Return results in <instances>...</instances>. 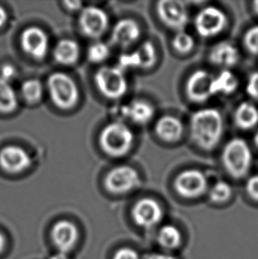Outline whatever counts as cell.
<instances>
[{"label": "cell", "mask_w": 258, "mask_h": 259, "mask_svg": "<svg viewBox=\"0 0 258 259\" xmlns=\"http://www.w3.org/2000/svg\"><path fill=\"white\" fill-rule=\"evenodd\" d=\"M146 259H177L170 254H164V253H154L148 256Z\"/></svg>", "instance_id": "cell-36"}, {"label": "cell", "mask_w": 258, "mask_h": 259, "mask_svg": "<svg viewBox=\"0 0 258 259\" xmlns=\"http://www.w3.org/2000/svg\"><path fill=\"white\" fill-rule=\"evenodd\" d=\"M154 130L160 140L165 143H176L183 136L184 126L176 116L167 114L157 119Z\"/></svg>", "instance_id": "cell-19"}, {"label": "cell", "mask_w": 258, "mask_h": 259, "mask_svg": "<svg viewBox=\"0 0 258 259\" xmlns=\"http://www.w3.org/2000/svg\"><path fill=\"white\" fill-rule=\"evenodd\" d=\"M221 161L224 168L233 178H243L248 175L253 165L251 148L244 139L233 138L224 146Z\"/></svg>", "instance_id": "cell-2"}, {"label": "cell", "mask_w": 258, "mask_h": 259, "mask_svg": "<svg viewBox=\"0 0 258 259\" xmlns=\"http://www.w3.org/2000/svg\"><path fill=\"white\" fill-rule=\"evenodd\" d=\"M176 193L187 199H195L208 192L209 182L204 172L199 169H186L180 172L174 183Z\"/></svg>", "instance_id": "cell-6"}, {"label": "cell", "mask_w": 258, "mask_h": 259, "mask_svg": "<svg viewBox=\"0 0 258 259\" xmlns=\"http://www.w3.org/2000/svg\"><path fill=\"white\" fill-rule=\"evenodd\" d=\"M135 142L132 130L121 120L110 123L102 130L99 144L106 154L119 158L131 151Z\"/></svg>", "instance_id": "cell-3"}, {"label": "cell", "mask_w": 258, "mask_h": 259, "mask_svg": "<svg viewBox=\"0 0 258 259\" xmlns=\"http://www.w3.org/2000/svg\"><path fill=\"white\" fill-rule=\"evenodd\" d=\"M7 20V14L3 7H0V28L3 27Z\"/></svg>", "instance_id": "cell-38"}, {"label": "cell", "mask_w": 258, "mask_h": 259, "mask_svg": "<svg viewBox=\"0 0 258 259\" xmlns=\"http://www.w3.org/2000/svg\"><path fill=\"white\" fill-rule=\"evenodd\" d=\"M57 62L69 66L75 63L80 56V47L77 42L71 39H63L57 44L53 52Z\"/></svg>", "instance_id": "cell-21"}, {"label": "cell", "mask_w": 258, "mask_h": 259, "mask_svg": "<svg viewBox=\"0 0 258 259\" xmlns=\"http://www.w3.org/2000/svg\"><path fill=\"white\" fill-rule=\"evenodd\" d=\"M238 87L239 79L232 71L224 69L213 77V97L217 95H232L237 91Z\"/></svg>", "instance_id": "cell-22"}, {"label": "cell", "mask_w": 258, "mask_h": 259, "mask_svg": "<svg viewBox=\"0 0 258 259\" xmlns=\"http://www.w3.org/2000/svg\"><path fill=\"white\" fill-rule=\"evenodd\" d=\"M31 164L29 154L19 146L10 145L0 151V166L7 172L13 174L23 172Z\"/></svg>", "instance_id": "cell-15"}, {"label": "cell", "mask_w": 258, "mask_h": 259, "mask_svg": "<svg viewBox=\"0 0 258 259\" xmlns=\"http://www.w3.org/2000/svg\"><path fill=\"white\" fill-rule=\"evenodd\" d=\"M214 75L208 71L199 69L193 72L186 82V93L192 102L202 104L212 98Z\"/></svg>", "instance_id": "cell-12"}, {"label": "cell", "mask_w": 258, "mask_h": 259, "mask_svg": "<svg viewBox=\"0 0 258 259\" xmlns=\"http://www.w3.org/2000/svg\"><path fill=\"white\" fill-rule=\"evenodd\" d=\"M79 237L76 226L68 221H60L53 226L52 239L60 252L66 253L73 249Z\"/></svg>", "instance_id": "cell-17"}, {"label": "cell", "mask_w": 258, "mask_h": 259, "mask_svg": "<svg viewBox=\"0 0 258 259\" xmlns=\"http://www.w3.org/2000/svg\"><path fill=\"white\" fill-rule=\"evenodd\" d=\"M64 5L66 6L67 9L71 11H76L80 9L81 7V3L79 1H69V2H65Z\"/></svg>", "instance_id": "cell-37"}, {"label": "cell", "mask_w": 258, "mask_h": 259, "mask_svg": "<svg viewBox=\"0 0 258 259\" xmlns=\"http://www.w3.org/2000/svg\"><path fill=\"white\" fill-rule=\"evenodd\" d=\"M118 67L124 72L129 69L141 68V62L136 51L131 53H123L122 55H120Z\"/></svg>", "instance_id": "cell-31"}, {"label": "cell", "mask_w": 258, "mask_h": 259, "mask_svg": "<svg viewBox=\"0 0 258 259\" xmlns=\"http://www.w3.org/2000/svg\"><path fill=\"white\" fill-rule=\"evenodd\" d=\"M95 81L98 91L109 99L122 98L128 87L125 72L118 66L99 68L95 76Z\"/></svg>", "instance_id": "cell-5"}, {"label": "cell", "mask_w": 258, "mask_h": 259, "mask_svg": "<svg viewBox=\"0 0 258 259\" xmlns=\"http://www.w3.org/2000/svg\"><path fill=\"white\" fill-rule=\"evenodd\" d=\"M16 92L10 82L0 79V112L8 113L17 108Z\"/></svg>", "instance_id": "cell-24"}, {"label": "cell", "mask_w": 258, "mask_h": 259, "mask_svg": "<svg viewBox=\"0 0 258 259\" xmlns=\"http://www.w3.org/2000/svg\"><path fill=\"white\" fill-rule=\"evenodd\" d=\"M247 94L252 98L258 101V71L252 73L248 78L246 84Z\"/></svg>", "instance_id": "cell-32"}, {"label": "cell", "mask_w": 258, "mask_h": 259, "mask_svg": "<svg viewBox=\"0 0 258 259\" xmlns=\"http://www.w3.org/2000/svg\"><path fill=\"white\" fill-rule=\"evenodd\" d=\"M253 10L256 14V15H258V0L253 3Z\"/></svg>", "instance_id": "cell-41"}, {"label": "cell", "mask_w": 258, "mask_h": 259, "mask_svg": "<svg viewBox=\"0 0 258 259\" xmlns=\"http://www.w3.org/2000/svg\"><path fill=\"white\" fill-rule=\"evenodd\" d=\"M254 144L258 150V131L255 133V137H254Z\"/></svg>", "instance_id": "cell-42"}, {"label": "cell", "mask_w": 258, "mask_h": 259, "mask_svg": "<svg viewBox=\"0 0 258 259\" xmlns=\"http://www.w3.org/2000/svg\"><path fill=\"white\" fill-rule=\"evenodd\" d=\"M234 121L240 130H253L258 125L257 106L248 101L239 104L234 111Z\"/></svg>", "instance_id": "cell-20"}, {"label": "cell", "mask_w": 258, "mask_h": 259, "mask_svg": "<svg viewBox=\"0 0 258 259\" xmlns=\"http://www.w3.org/2000/svg\"><path fill=\"white\" fill-rule=\"evenodd\" d=\"M113 259H140V256L135 249L125 247L119 249L115 253Z\"/></svg>", "instance_id": "cell-34"}, {"label": "cell", "mask_w": 258, "mask_h": 259, "mask_svg": "<svg viewBox=\"0 0 258 259\" xmlns=\"http://www.w3.org/2000/svg\"><path fill=\"white\" fill-rule=\"evenodd\" d=\"M208 59L213 66L229 70L239 62L240 52L234 44L223 41L212 46L209 50Z\"/></svg>", "instance_id": "cell-16"}, {"label": "cell", "mask_w": 258, "mask_h": 259, "mask_svg": "<svg viewBox=\"0 0 258 259\" xmlns=\"http://www.w3.org/2000/svg\"><path fill=\"white\" fill-rule=\"evenodd\" d=\"M21 45L25 53L37 60L44 59L49 49L46 32L37 27L26 28L21 35Z\"/></svg>", "instance_id": "cell-13"}, {"label": "cell", "mask_w": 258, "mask_h": 259, "mask_svg": "<svg viewBox=\"0 0 258 259\" xmlns=\"http://www.w3.org/2000/svg\"><path fill=\"white\" fill-rule=\"evenodd\" d=\"M15 76H16V70L12 65L6 64L0 68V79H2L4 81L11 83V81L14 80Z\"/></svg>", "instance_id": "cell-35"}, {"label": "cell", "mask_w": 258, "mask_h": 259, "mask_svg": "<svg viewBox=\"0 0 258 259\" xmlns=\"http://www.w3.org/2000/svg\"><path fill=\"white\" fill-rule=\"evenodd\" d=\"M189 130L193 142L199 148L203 151H211L223 137V116L215 108L197 110L190 118Z\"/></svg>", "instance_id": "cell-1"}, {"label": "cell", "mask_w": 258, "mask_h": 259, "mask_svg": "<svg viewBox=\"0 0 258 259\" xmlns=\"http://www.w3.org/2000/svg\"><path fill=\"white\" fill-rule=\"evenodd\" d=\"M50 259H69L68 256L66 255V253L64 252H59L56 253V254H54L53 256L50 257Z\"/></svg>", "instance_id": "cell-39"}, {"label": "cell", "mask_w": 258, "mask_h": 259, "mask_svg": "<svg viewBox=\"0 0 258 259\" xmlns=\"http://www.w3.org/2000/svg\"><path fill=\"white\" fill-rule=\"evenodd\" d=\"M157 16L161 22L176 32L185 30L189 23V15L188 8L182 1L162 0L156 7Z\"/></svg>", "instance_id": "cell-8"}, {"label": "cell", "mask_w": 258, "mask_h": 259, "mask_svg": "<svg viewBox=\"0 0 258 259\" xmlns=\"http://www.w3.org/2000/svg\"><path fill=\"white\" fill-rule=\"evenodd\" d=\"M133 220L141 228H155L164 218V210L160 203L151 197H143L133 207Z\"/></svg>", "instance_id": "cell-10"}, {"label": "cell", "mask_w": 258, "mask_h": 259, "mask_svg": "<svg viewBox=\"0 0 258 259\" xmlns=\"http://www.w3.org/2000/svg\"><path fill=\"white\" fill-rule=\"evenodd\" d=\"M141 35L139 24L133 19L119 20L112 28V40L116 46L127 48L137 42Z\"/></svg>", "instance_id": "cell-18"}, {"label": "cell", "mask_w": 258, "mask_h": 259, "mask_svg": "<svg viewBox=\"0 0 258 259\" xmlns=\"http://www.w3.org/2000/svg\"><path fill=\"white\" fill-rule=\"evenodd\" d=\"M79 24L84 35L98 38L108 29V15L99 7H85L79 16Z\"/></svg>", "instance_id": "cell-11"}, {"label": "cell", "mask_w": 258, "mask_h": 259, "mask_svg": "<svg viewBox=\"0 0 258 259\" xmlns=\"http://www.w3.org/2000/svg\"><path fill=\"white\" fill-rule=\"evenodd\" d=\"M195 38L185 30L176 32L173 38L174 48L182 54L190 53L195 48Z\"/></svg>", "instance_id": "cell-28"}, {"label": "cell", "mask_w": 258, "mask_h": 259, "mask_svg": "<svg viewBox=\"0 0 258 259\" xmlns=\"http://www.w3.org/2000/svg\"><path fill=\"white\" fill-rule=\"evenodd\" d=\"M50 97L59 108H73L79 100L80 93L75 81L64 73L57 72L51 74L47 81Z\"/></svg>", "instance_id": "cell-4"}, {"label": "cell", "mask_w": 258, "mask_h": 259, "mask_svg": "<svg viewBox=\"0 0 258 259\" xmlns=\"http://www.w3.org/2000/svg\"><path fill=\"white\" fill-rule=\"evenodd\" d=\"M136 51L137 54H138V57H139L142 69L150 68L156 62L157 50L155 48L153 42H150V41H145Z\"/></svg>", "instance_id": "cell-27"}, {"label": "cell", "mask_w": 258, "mask_h": 259, "mask_svg": "<svg viewBox=\"0 0 258 259\" xmlns=\"http://www.w3.org/2000/svg\"><path fill=\"white\" fill-rule=\"evenodd\" d=\"M246 192L252 199L258 202V175H252L247 180Z\"/></svg>", "instance_id": "cell-33"}, {"label": "cell", "mask_w": 258, "mask_h": 259, "mask_svg": "<svg viewBox=\"0 0 258 259\" xmlns=\"http://www.w3.org/2000/svg\"><path fill=\"white\" fill-rule=\"evenodd\" d=\"M194 25L200 36L204 38L214 37L222 33L227 27V14L220 7L208 6L197 13Z\"/></svg>", "instance_id": "cell-7"}, {"label": "cell", "mask_w": 258, "mask_h": 259, "mask_svg": "<svg viewBox=\"0 0 258 259\" xmlns=\"http://www.w3.org/2000/svg\"><path fill=\"white\" fill-rule=\"evenodd\" d=\"M141 185V176L136 169L129 165H119L105 176V186L113 194H125Z\"/></svg>", "instance_id": "cell-9"}, {"label": "cell", "mask_w": 258, "mask_h": 259, "mask_svg": "<svg viewBox=\"0 0 258 259\" xmlns=\"http://www.w3.org/2000/svg\"><path fill=\"white\" fill-rule=\"evenodd\" d=\"M21 94L28 103H36L42 98L44 94L42 83L35 79L27 80L21 85Z\"/></svg>", "instance_id": "cell-26"}, {"label": "cell", "mask_w": 258, "mask_h": 259, "mask_svg": "<svg viewBox=\"0 0 258 259\" xmlns=\"http://www.w3.org/2000/svg\"><path fill=\"white\" fill-rule=\"evenodd\" d=\"M157 240L158 244L164 249H178L182 243V232L174 225H164L157 233Z\"/></svg>", "instance_id": "cell-23"}, {"label": "cell", "mask_w": 258, "mask_h": 259, "mask_svg": "<svg viewBox=\"0 0 258 259\" xmlns=\"http://www.w3.org/2000/svg\"><path fill=\"white\" fill-rule=\"evenodd\" d=\"M118 115L123 119H127L136 125H146L153 119L155 107L144 99H135L119 108Z\"/></svg>", "instance_id": "cell-14"}, {"label": "cell", "mask_w": 258, "mask_h": 259, "mask_svg": "<svg viewBox=\"0 0 258 259\" xmlns=\"http://www.w3.org/2000/svg\"><path fill=\"white\" fill-rule=\"evenodd\" d=\"M243 45L248 53L258 57V25L248 28L243 36Z\"/></svg>", "instance_id": "cell-30"}, {"label": "cell", "mask_w": 258, "mask_h": 259, "mask_svg": "<svg viewBox=\"0 0 258 259\" xmlns=\"http://www.w3.org/2000/svg\"><path fill=\"white\" fill-rule=\"evenodd\" d=\"M6 246V239L4 237V235L0 233V253L3 251Z\"/></svg>", "instance_id": "cell-40"}, {"label": "cell", "mask_w": 258, "mask_h": 259, "mask_svg": "<svg viewBox=\"0 0 258 259\" xmlns=\"http://www.w3.org/2000/svg\"><path fill=\"white\" fill-rule=\"evenodd\" d=\"M208 194L209 199L213 203H226L233 195V188L228 182L219 181L209 188Z\"/></svg>", "instance_id": "cell-25"}, {"label": "cell", "mask_w": 258, "mask_h": 259, "mask_svg": "<svg viewBox=\"0 0 258 259\" xmlns=\"http://www.w3.org/2000/svg\"><path fill=\"white\" fill-rule=\"evenodd\" d=\"M88 59L93 63H101L108 59L110 48L105 42H97L88 49Z\"/></svg>", "instance_id": "cell-29"}]
</instances>
